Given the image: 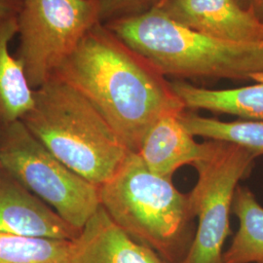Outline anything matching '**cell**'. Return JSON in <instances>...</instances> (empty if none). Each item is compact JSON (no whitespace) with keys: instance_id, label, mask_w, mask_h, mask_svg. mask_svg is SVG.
<instances>
[{"instance_id":"1","label":"cell","mask_w":263,"mask_h":263,"mask_svg":"<svg viewBox=\"0 0 263 263\" xmlns=\"http://www.w3.org/2000/svg\"><path fill=\"white\" fill-rule=\"evenodd\" d=\"M53 77L82 95L130 152H139L162 117L185 110L165 76L102 23L87 32Z\"/></svg>"},{"instance_id":"2","label":"cell","mask_w":263,"mask_h":263,"mask_svg":"<svg viewBox=\"0 0 263 263\" xmlns=\"http://www.w3.org/2000/svg\"><path fill=\"white\" fill-rule=\"evenodd\" d=\"M104 25L162 76L263 82V42L211 37L170 19L155 7Z\"/></svg>"},{"instance_id":"3","label":"cell","mask_w":263,"mask_h":263,"mask_svg":"<svg viewBox=\"0 0 263 263\" xmlns=\"http://www.w3.org/2000/svg\"><path fill=\"white\" fill-rule=\"evenodd\" d=\"M22 121L66 167L99 187L130 153L94 106L56 77L34 90V104Z\"/></svg>"},{"instance_id":"4","label":"cell","mask_w":263,"mask_h":263,"mask_svg":"<svg viewBox=\"0 0 263 263\" xmlns=\"http://www.w3.org/2000/svg\"><path fill=\"white\" fill-rule=\"evenodd\" d=\"M99 193L101 206L133 239L168 263L184 258L194 218L188 194L172 179L152 174L138 153L128 154Z\"/></svg>"},{"instance_id":"5","label":"cell","mask_w":263,"mask_h":263,"mask_svg":"<svg viewBox=\"0 0 263 263\" xmlns=\"http://www.w3.org/2000/svg\"><path fill=\"white\" fill-rule=\"evenodd\" d=\"M0 167L80 231L101 206L99 186L66 167L22 120L0 126Z\"/></svg>"},{"instance_id":"6","label":"cell","mask_w":263,"mask_h":263,"mask_svg":"<svg viewBox=\"0 0 263 263\" xmlns=\"http://www.w3.org/2000/svg\"><path fill=\"white\" fill-rule=\"evenodd\" d=\"M251 151L231 142L209 140L192 166L198 179L188 199L198 227L184 258L179 263H223V245L230 234L229 215L239 181L252 172Z\"/></svg>"},{"instance_id":"7","label":"cell","mask_w":263,"mask_h":263,"mask_svg":"<svg viewBox=\"0 0 263 263\" xmlns=\"http://www.w3.org/2000/svg\"><path fill=\"white\" fill-rule=\"evenodd\" d=\"M101 23L98 0H22L17 58L36 90Z\"/></svg>"},{"instance_id":"8","label":"cell","mask_w":263,"mask_h":263,"mask_svg":"<svg viewBox=\"0 0 263 263\" xmlns=\"http://www.w3.org/2000/svg\"><path fill=\"white\" fill-rule=\"evenodd\" d=\"M180 25L235 43L263 42V22L237 0H159L155 6Z\"/></svg>"},{"instance_id":"9","label":"cell","mask_w":263,"mask_h":263,"mask_svg":"<svg viewBox=\"0 0 263 263\" xmlns=\"http://www.w3.org/2000/svg\"><path fill=\"white\" fill-rule=\"evenodd\" d=\"M0 233L74 241L80 230L0 167Z\"/></svg>"},{"instance_id":"10","label":"cell","mask_w":263,"mask_h":263,"mask_svg":"<svg viewBox=\"0 0 263 263\" xmlns=\"http://www.w3.org/2000/svg\"><path fill=\"white\" fill-rule=\"evenodd\" d=\"M70 263H168L117 226L100 206L72 242Z\"/></svg>"},{"instance_id":"11","label":"cell","mask_w":263,"mask_h":263,"mask_svg":"<svg viewBox=\"0 0 263 263\" xmlns=\"http://www.w3.org/2000/svg\"><path fill=\"white\" fill-rule=\"evenodd\" d=\"M179 114L166 115L155 123L138 152L146 168L161 178L173 179L179 168L193 165L205 151V142L195 141Z\"/></svg>"},{"instance_id":"12","label":"cell","mask_w":263,"mask_h":263,"mask_svg":"<svg viewBox=\"0 0 263 263\" xmlns=\"http://www.w3.org/2000/svg\"><path fill=\"white\" fill-rule=\"evenodd\" d=\"M18 34V15L0 16V126L22 120L34 104V90L10 43Z\"/></svg>"},{"instance_id":"13","label":"cell","mask_w":263,"mask_h":263,"mask_svg":"<svg viewBox=\"0 0 263 263\" xmlns=\"http://www.w3.org/2000/svg\"><path fill=\"white\" fill-rule=\"evenodd\" d=\"M185 109L230 114L245 120L263 121V82L233 89H208L183 80L171 82Z\"/></svg>"},{"instance_id":"14","label":"cell","mask_w":263,"mask_h":263,"mask_svg":"<svg viewBox=\"0 0 263 263\" xmlns=\"http://www.w3.org/2000/svg\"><path fill=\"white\" fill-rule=\"evenodd\" d=\"M232 213L239 229L223 253V263H263V207L250 188H236Z\"/></svg>"},{"instance_id":"15","label":"cell","mask_w":263,"mask_h":263,"mask_svg":"<svg viewBox=\"0 0 263 263\" xmlns=\"http://www.w3.org/2000/svg\"><path fill=\"white\" fill-rule=\"evenodd\" d=\"M179 119L194 137L231 142L256 157L263 155V121L239 119L226 122L186 110L179 114Z\"/></svg>"},{"instance_id":"16","label":"cell","mask_w":263,"mask_h":263,"mask_svg":"<svg viewBox=\"0 0 263 263\" xmlns=\"http://www.w3.org/2000/svg\"><path fill=\"white\" fill-rule=\"evenodd\" d=\"M72 242L0 233V263H70Z\"/></svg>"},{"instance_id":"17","label":"cell","mask_w":263,"mask_h":263,"mask_svg":"<svg viewBox=\"0 0 263 263\" xmlns=\"http://www.w3.org/2000/svg\"><path fill=\"white\" fill-rule=\"evenodd\" d=\"M159 0H98L101 23L147 11Z\"/></svg>"},{"instance_id":"18","label":"cell","mask_w":263,"mask_h":263,"mask_svg":"<svg viewBox=\"0 0 263 263\" xmlns=\"http://www.w3.org/2000/svg\"><path fill=\"white\" fill-rule=\"evenodd\" d=\"M22 0H0V16L18 15Z\"/></svg>"},{"instance_id":"19","label":"cell","mask_w":263,"mask_h":263,"mask_svg":"<svg viewBox=\"0 0 263 263\" xmlns=\"http://www.w3.org/2000/svg\"><path fill=\"white\" fill-rule=\"evenodd\" d=\"M245 9L253 12L254 15L263 22V0H237Z\"/></svg>"}]
</instances>
